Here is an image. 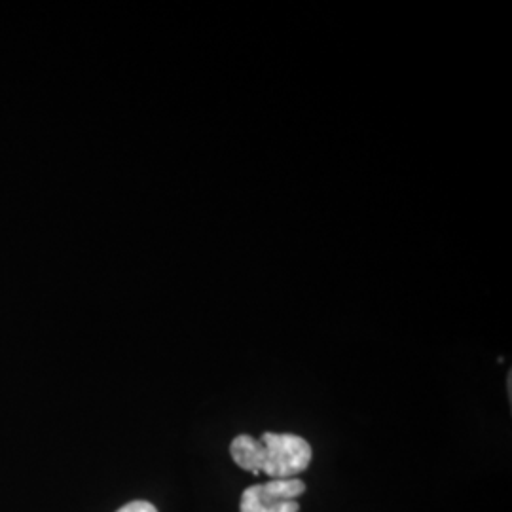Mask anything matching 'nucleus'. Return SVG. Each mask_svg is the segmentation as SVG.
Segmentation results:
<instances>
[{"label":"nucleus","mask_w":512,"mask_h":512,"mask_svg":"<svg viewBox=\"0 0 512 512\" xmlns=\"http://www.w3.org/2000/svg\"><path fill=\"white\" fill-rule=\"evenodd\" d=\"M230 456L243 471L264 473L272 480H289L310 467L311 446L298 435L268 431L260 440L238 435L230 444Z\"/></svg>","instance_id":"1"},{"label":"nucleus","mask_w":512,"mask_h":512,"mask_svg":"<svg viewBox=\"0 0 512 512\" xmlns=\"http://www.w3.org/2000/svg\"><path fill=\"white\" fill-rule=\"evenodd\" d=\"M304 494L306 484L300 478L255 484L241 495V512H298L296 499Z\"/></svg>","instance_id":"2"},{"label":"nucleus","mask_w":512,"mask_h":512,"mask_svg":"<svg viewBox=\"0 0 512 512\" xmlns=\"http://www.w3.org/2000/svg\"><path fill=\"white\" fill-rule=\"evenodd\" d=\"M116 512H158V509L148 501H131Z\"/></svg>","instance_id":"3"}]
</instances>
